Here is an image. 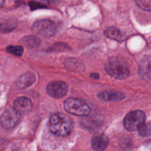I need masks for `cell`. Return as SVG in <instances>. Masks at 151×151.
Masks as SVG:
<instances>
[{
  "label": "cell",
  "instance_id": "9c48e42d",
  "mask_svg": "<svg viewBox=\"0 0 151 151\" xmlns=\"http://www.w3.org/2000/svg\"><path fill=\"white\" fill-rule=\"evenodd\" d=\"M139 76L146 81L151 80V55L144 58L139 64Z\"/></svg>",
  "mask_w": 151,
  "mask_h": 151
},
{
  "label": "cell",
  "instance_id": "8fae6325",
  "mask_svg": "<svg viewBox=\"0 0 151 151\" xmlns=\"http://www.w3.org/2000/svg\"><path fill=\"white\" fill-rule=\"evenodd\" d=\"M98 98L103 101H119L125 98L123 93L116 91H102L98 94Z\"/></svg>",
  "mask_w": 151,
  "mask_h": 151
},
{
  "label": "cell",
  "instance_id": "2e32d148",
  "mask_svg": "<svg viewBox=\"0 0 151 151\" xmlns=\"http://www.w3.org/2000/svg\"><path fill=\"white\" fill-rule=\"evenodd\" d=\"M22 41L25 46H27V47H30V48H34V47H38L40 44V43H41L39 38L34 36V35L25 36L24 38H22Z\"/></svg>",
  "mask_w": 151,
  "mask_h": 151
},
{
  "label": "cell",
  "instance_id": "4fadbf2b",
  "mask_svg": "<svg viewBox=\"0 0 151 151\" xmlns=\"http://www.w3.org/2000/svg\"><path fill=\"white\" fill-rule=\"evenodd\" d=\"M17 24L12 19H1L0 20V32L7 33L16 29Z\"/></svg>",
  "mask_w": 151,
  "mask_h": 151
},
{
  "label": "cell",
  "instance_id": "7402d4cb",
  "mask_svg": "<svg viewBox=\"0 0 151 151\" xmlns=\"http://www.w3.org/2000/svg\"><path fill=\"white\" fill-rule=\"evenodd\" d=\"M4 2H5V0H0V7L2 6L4 4Z\"/></svg>",
  "mask_w": 151,
  "mask_h": 151
},
{
  "label": "cell",
  "instance_id": "7c38bea8",
  "mask_svg": "<svg viewBox=\"0 0 151 151\" xmlns=\"http://www.w3.org/2000/svg\"><path fill=\"white\" fill-rule=\"evenodd\" d=\"M35 76L32 72H27L18 78L16 81L18 87L20 88H25L29 87L35 82Z\"/></svg>",
  "mask_w": 151,
  "mask_h": 151
},
{
  "label": "cell",
  "instance_id": "5b68a950",
  "mask_svg": "<svg viewBox=\"0 0 151 151\" xmlns=\"http://www.w3.org/2000/svg\"><path fill=\"white\" fill-rule=\"evenodd\" d=\"M32 31L35 34L40 36L51 37L56 32V26L55 23L48 19H43L35 22L32 25Z\"/></svg>",
  "mask_w": 151,
  "mask_h": 151
},
{
  "label": "cell",
  "instance_id": "277c9868",
  "mask_svg": "<svg viewBox=\"0 0 151 151\" xmlns=\"http://www.w3.org/2000/svg\"><path fill=\"white\" fill-rule=\"evenodd\" d=\"M145 114L142 111H134L128 113L124 118V126L128 131H134L145 123Z\"/></svg>",
  "mask_w": 151,
  "mask_h": 151
},
{
  "label": "cell",
  "instance_id": "30bf717a",
  "mask_svg": "<svg viewBox=\"0 0 151 151\" xmlns=\"http://www.w3.org/2000/svg\"><path fill=\"white\" fill-rule=\"evenodd\" d=\"M109 138L104 134L95 136L91 139V147L95 151H103L109 145Z\"/></svg>",
  "mask_w": 151,
  "mask_h": 151
},
{
  "label": "cell",
  "instance_id": "d6986e66",
  "mask_svg": "<svg viewBox=\"0 0 151 151\" xmlns=\"http://www.w3.org/2000/svg\"><path fill=\"white\" fill-rule=\"evenodd\" d=\"M137 5L147 11H151V0H137Z\"/></svg>",
  "mask_w": 151,
  "mask_h": 151
},
{
  "label": "cell",
  "instance_id": "ffe728a7",
  "mask_svg": "<svg viewBox=\"0 0 151 151\" xmlns=\"http://www.w3.org/2000/svg\"><path fill=\"white\" fill-rule=\"evenodd\" d=\"M29 6L31 7V9L32 10H35V9L36 8H41V7H44L45 6L42 5L41 4H40V3H38V2H35V1H32V2L29 3Z\"/></svg>",
  "mask_w": 151,
  "mask_h": 151
},
{
  "label": "cell",
  "instance_id": "44dd1931",
  "mask_svg": "<svg viewBox=\"0 0 151 151\" xmlns=\"http://www.w3.org/2000/svg\"><path fill=\"white\" fill-rule=\"evenodd\" d=\"M91 78H94V79H99V78H100V76H99L98 74L94 73V74H91Z\"/></svg>",
  "mask_w": 151,
  "mask_h": 151
},
{
  "label": "cell",
  "instance_id": "6da1fadb",
  "mask_svg": "<svg viewBox=\"0 0 151 151\" xmlns=\"http://www.w3.org/2000/svg\"><path fill=\"white\" fill-rule=\"evenodd\" d=\"M49 128L55 135L66 137L72 132L73 129V122L67 115L62 113H56L50 116Z\"/></svg>",
  "mask_w": 151,
  "mask_h": 151
},
{
  "label": "cell",
  "instance_id": "52a82bcc",
  "mask_svg": "<svg viewBox=\"0 0 151 151\" xmlns=\"http://www.w3.org/2000/svg\"><path fill=\"white\" fill-rule=\"evenodd\" d=\"M21 115L15 109L7 110L0 117L1 125L5 128H13L19 122Z\"/></svg>",
  "mask_w": 151,
  "mask_h": 151
},
{
  "label": "cell",
  "instance_id": "ba28073f",
  "mask_svg": "<svg viewBox=\"0 0 151 151\" xmlns=\"http://www.w3.org/2000/svg\"><path fill=\"white\" fill-rule=\"evenodd\" d=\"M14 109L20 115L27 114L32 111V103L29 99L27 97H22L16 99L13 103Z\"/></svg>",
  "mask_w": 151,
  "mask_h": 151
},
{
  "label": "cell",
  "instance_id": "e0dca14e",
  "mask_svg": "<svg viewBox=\"0 0 151 151\" xmlns=\"http://www.w3.org/2000/svg\"><path fill=\"white\" fill-rule=\"evenodd\" d=\"M139 134L141 137H147L151 135V124L144 123L138 128Z\"/></svg>",
  "mask_w": 151,
  "mask_h": 151
},
{
  "label": "cell",
  "instance_id": "8992f818",
  "mask_svg": "<svg viewBox=\"0 0 151 151\" xmlns=\"http://www.w3.org/2000/svg\"><path fill=\"white\" fill-rule=\"evenodd\" d=\"M68 91V85L63 81H52L47 86V92L50 97L61 98Z\"/></svg>",
  "mask_w": 151,
  "mask_h": 151
},
{
  "label": "cell",
  "instance_id": "ac0fdd59",
  "mask_svg": "<svg viewBox=\"0 0 151 151\" xmlns=\"http://www.w3.org/2000/svg\"><path fill=\"white\" fill-rule=\"evenodd\" d=\"M7 51L9 53L14 55L16 56H22L23 53V47L22 46H8L7 47Z\"/></svg>",
  "mask_w": 151,
  "mask_h": 151
},
{
  "label": "cell",
  "instance_id": "9a60e30c",
  "mask_svg": "<svg viewBox=\"0 0 151 151\" xmlns=\"http://www.w3.org/2000/svg\"><path fill=\"white\" fill-rule=\"evenodd\" d=\"M65 64H66V67L69 69V70L74 71V72H81L83 70L82 63L78 60H76V59H67L66 60Z\"/></svg>",
  "mask_w": 151,
  "mask_h": 151
},
{
  "label": "cell",
  "instance_id": "7a4b0ae2",
  "mask_svg": "<svg viewBox=\"0 0 151 151\" xmlns=\"http://www.w3.org/2000/svg\"><path fill=\"white\" fill-rule=\"evenodd\" d=\"M106 72L116 79H124L129 75V68L126 62L119 58H111L105 65Z\"/></svg>",
  "mask_w": 151,
  "mask_h": 151
},
{
  "label": "cell",
  "instance_id": "603a6c76",
  "mask_svg": "<svg viewBox=\"0 0 151 151\" xmlns=\"http://www.w3.org/2000/svg\"><path fill=\"white\" fill-rule=\"evenodd\" d=\"M50 1H53V2H55V1H57V0H50Z\"/></svg>",
  "mask_w": 151,
  "mask_h": 151
},
{
  "label": "cell",
  "instance_id": "5bb4252c",
  "mask_svg": "<svg viewBox=\"0 0 151 151\" xmlns=\"http://www.w3.org/2000/svg\"><path fill=\"white\" fill-rule=\"evenodd\" d=\"M105 35L108 38H111V39L116 40V41H122V35L120 31L116 27H108L107 29L105 30L104 32Z\"/></svg>",
  "mask_w": 151,
  "mask_h": 151
},
{
  "label": "cell",
  "instance_id": "3957f363",
  "mask_svg": "<svg viewBox=\"0 0 151 151\" xmlns=\"http://www.w3.org/2000/svg\"><path fill=\"white\" fill-rule=\"evenodd\" d=\"M64 109L71 114L79 116H87L90 113V107L85 101L78 98H69L63 103Z\"/></svg>",
  "mask_w": 151,
  "mask_h": 151
}]
</instances>
